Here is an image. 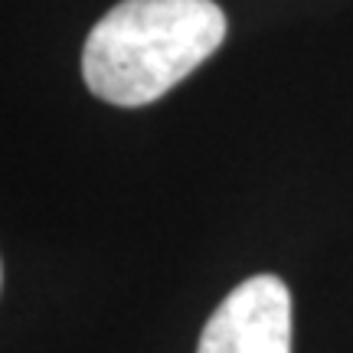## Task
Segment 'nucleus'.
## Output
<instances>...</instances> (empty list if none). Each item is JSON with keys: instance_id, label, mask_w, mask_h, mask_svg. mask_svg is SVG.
Listing matches in <instances>:
<instances>
[{"instance_id": "nucleus-1", "label": "nucleus", "mask_w": 353, "mask_h": 353, "mask_svg": "<svg viewBox=\"0 0 353 353\" xmlns=\"http://www.w3.org/2000/svg\"><path fill=\"white\" fill-rule=\"evenodd\" d=\"M226 39L213 0H121L92 26L82 79L95 99L141 108L167 95Z\"/></svg>"}, {"instance_id": "nucleus-2", "label": "nucleus", "mask_w": 353, "mask_h": 353, "mask_svg": "<svg viewBox=\"0 0 353 353\" xmlns=\"http://www.w3.org/2000/svg\"><path fill=\"white\" fill-rule=\"evenodd\" d=\"M196 353H291L288 285L278 275L236 285L210 314Z\"/></svg>"}, {"instance_id": "nucleus-3", "label": "nucleus", "mask_w": 353, "mask_h": 353, "mask_svg": "<svg viewBox=\"0 0 353 353\" xmlns=\"http://www.w3.org/2000/svg\"><path fill=\"white\" fill-rule=\"evenodd\" d=\"M0 281H3V268H0Z\"/></svg>"}]
</instances>
